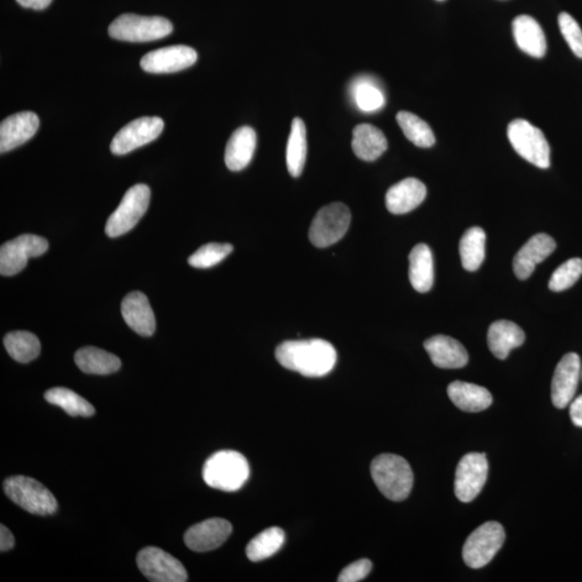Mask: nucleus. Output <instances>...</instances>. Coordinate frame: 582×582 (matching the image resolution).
Wrapping results in <instances>:
<instances>
[{"instance_id":"nucleus-1","label":"nucleus","mask_w":582,"mask_h":582,"mask_svg":"<svg viewBox=\"0 0 582 582\" xmlns=\"http://www.w3.org/2000/svg\"><path fill=\"white\" fill-rule=\"evenodd\" d=\"M275 358L284 368L308 377L327 375L337 363L333 345L322 339L286 341L277 346Z\"/></svg>"},{"instance_id":"nucleus-2","label":"nucleus","mask_w":582,"mask_h":582,"mask_svg":"<svg viewBox=\"0 0 582 582\" xmlns=\"http://www.w3.org/2000/svg\"><path fill=\"white\" fill-rule=\"evenodd\" d=\"M371 476L377 489L388 500L405 501L413 486V471L400 455L381 454L372 460Z\"/></svg>"},{"instance_id":"nucleus-3","label":"nucleus","mask_w":582,"mask_h":582,"mask_svg":"<svg viewBox=\"0 0 582 582\" xmlns=\"http://www.w3.org/2000/svg\"><path fill=\"white\" fill-rule=\"evenodd\" d=\"M249 465L243 454L224 450L215 453L203 466V479L213 489L235 492L249 478Z\"/></svg>"},{"instance_id":"nucleus-4","label":"nucleus","mask_w":582,"mask_h":582,"mask_svg":"<svg viewBox=\"0 0 582 582\" xmlns=\"http://www.w3.org/2000/svg\"><path fill=\"white\" fill-rule=\"evenodd\" d=\"M6 495L22 510L37 516H51L57 510V502L44 485L30 477H9L4 482Z\"/></svg>"},{"instance_id":"nucleus-5","label":"nucleus","mask_w":582,"mask_h":582,"mask_svg":"<svg viewBox=\"0 0 582 582\" xmlns=\"http://www.w3.org/2000/svg\"><path fill=\"white\" fill-rule=\"evenodd\" d=\"M173 25L169 20L161 17H141L125 13L115 19L108 29L110 37L130 43H147L169 36Z\"/></svg>"},{"instance_id":"nucleus-6","label":"nucleus","mask_w":582,"mask_h":582,"mask_svg":"<svg viewBox=\"0 0 582 582\" xmlns=\"http://www.w3.org/2000/svg\"><path fill=\"white\" fill-rule=\"evenodd\" d=\"M507 133L519 156L539 169H548L550 146L542 131L527 120L518 119L508 125Z\"/></svg>"},{"instance_id":"nucleus-7","label":"nucleus","mask_w":582,"mask_h":582,"mask_svg":"<svg viewBox=\"0 0 582 582\" xmlns=\"http://www.w3.org/2000/svg\"><path fill=\"white\" fill-rule=\"evenodd\" d=\"M150 196L149 187L143 183L131 187L118 208L107 220L105 231L108 237H122L132 230L148 209Z\"/></svg>"},{"instance_id":"nucleus-8","label":"nucleus","mask_w":582,"mask_h":582,"mask_svg":"<svg viewBox=\"0 0 582 582\" xmlns=\"http://www.w3.org/2000/svg\"><path fill=\"white\" fill-rule=\"evenodd\" d=\"M350 212L343 203H332L319 209L309 228V240L319 249L342 240L350 224Z\"/></svg>"},{"instance_id":"nucleus-9","label":"nucleus","mask_w":582,"mask_h":582,"mask_svg":"<svg viewBox=\"0 0 582 582\" xmlns=\"http://www.w3.org/2000/svg\"><path fill=\"white\" fill-rule=\"evenodd\" d=\"M505 537V531L500 523L491 521L482 524L464 544L465 563L474 569L485 568L500 552Z\"/></svg>"},{"instance_id":"nucleus-10","label":"nucleus","mask_w":582,"mask_h":582,"mask_svg":"<svg viewBox=\"0 0 582 582\" xmlns=\"http://www.w3.org/2000/svg\"><path fill=\"white\" fill-rule=\"evenodd\" d=\"M48 240L34 234H23L4 243L0 249V274L13 276L24 269L30 258L44 255Z\"/></svg>"},{"instance_id":"nucleus-11","label":"nucleus","mask_w":582,"mask_h":582,"mask_svg":"<svg viewBox=\"0 0 582 582\" xmlns=\"http://www.w3.org/2000/svg\"><path fill=\"white\" fill-rule=\"evenodd\" d=\"M489 474L485 453L466 454L455 471V495L460 502H470L480 494Z\"/></svg>"},{"instance_id":"nucleus-12","label":"nucleus","mask_w":582,"mask_h":582,"mask_svg":"<svg viewBox=\"0 0 582 582\" xmlns=\"http://www.w3.org/2000/svg\"><path fill=\"white\" fill-rule=\"evenodd\" d=\"M139 569L152 582H186L188 574L180 561L156 547H147L138 555Z\"/></svg>"},{"instance_id":"nucleus-13","label":"nucleus","mask_w":582,"mask_h":582,"mask_svg":"<svg viewBox=\"0 0 582 582\" xmlns=\"http://www.w3.org/2000/svg\"><path fill=\"white\" fill-rule=\"evenodd\" d=\"M164 129L159 117H141L125 125L115 134L110 150L114 155L123 156L158 139Z\"/></svg>"},{"instance_id":"nucleus-14","label":"nucleus","mask_w":582,"mask_h":582,"mask_svg":"<svg viewBox=\"0 0 582 582\" xmlns=\"http://www.w3.org/2000/svg\"><path fill=\"white\" fill-rule=\"evenodd\" d=\"M198 60L196 50L187 46H172L149 52L140 60L147 72L165 73L186 70Z\"/></svg>"},{"instance_id":"nucleus-15","label":"nucleus","mask_w":582,"mask_h":582,"mask_svg":"<svg viewBox=\"0 0 582 582\" xmlns=\"http://www.w3.org/2000/svg\"><path fill=\"white\" fill-rule=\"evenodd\" d=\"M232 533V526L222 518H212L192 526L185 533L183 540L192 552H207L225 543Z\"/></svg>"},{"instance_id":"nucleus-16","label":"nucleus","mask_w":582,"mask_h":582,"mask_svg":"<svg viewBox=\"0 0 582 582\" xmlns=\"http://www.w3.org/2000/svg\"><path fill=\"white\" fill-rule=\"evenodd\" d=\"M581 374V361L576 353L564 356L555 368L552 384V402L558 409H564L574 400Z\"/></svg>"},{"instance_id":"nucleus-17","label":"nucleus","mask_w":582,"mask_h":582,"mask_svg":"<svg viewBox=\"0 0 582 582\" xmlns=\"http://www.w3.org/2000/svg\"><path fill=\"white\" fill-rule=\"evenodd\" d=\"M557 248L554 240L548 234L539 233L527 240L513 259V271L519 280H527L533 274L535 267L548 258Z\"/></svg>"},{"instance_id":"nucleus-18","label":"nucleus","mask_w":582,"mask_h":582,"mask_svg":"<svg viewBox=\"0 0 582 582\" xmlns=\"http://www.w3.org/2000/svg\"><path fill=\"white\" fill-rule=\"evenodd\" d=\"M39 128V118L35 113L23 112L10 115L0 124V152L17 148L33 138Z\"/></svg>"},{"instance_id":"nucleus-19","label":"nucleus","mask_w":582,"mask_h":582,"mask_svg":"<svg viewBox=\"0 0 582 582\" xmlns=\"http://www.w3.org/2000/svg\"><path fill=\"white\" fill-rule=\"evenodd\" d=\"M424 348L438 368L460 369L468 363V350L458 340L448 335H434L425 341Z\"/></svg>"},{"instance_id":"nucleus-20","label":"nucleus","mask_w":582,"mask_h":582,"mask_svg":"<svg viewBox=\"0 0 582 582\" xmlns=\"http://www.w3.org/2000/svg\"><path fill=\"white\" fill-rule=\"evenodd\" d=\"M122 313L124 322L136 333L151 337L156 332V318L148 298L140 291L130 292L123 299Z\"/></svg>"},{"instance_id":"nucleus-21","label":"nucleus","mask_w":582,"mask_h":582,"mask_svg":"<svg viewBox=\"0 0 582 582\" xmlns=\"http://www.w3.org/2000/svg\"><path fill=\"white\" fill-rule=\"evenodd\" d=\"M426 194V187L421 181L417 178H406L387 191L386 207L392 214H407L421 206Z\"/></svg>"},{"instance_id":"nucleus-22","label":"nucleus","mask_w":582,"mask_h":582,"mask_svg":"<svg viewBox=\"0 0 582 582\" xmlns=\"http://www.w3.org/2000/svg\"><path fill=\"white\" fill-rule=\"evenodd\" d=\"M512 33L519 48L537 59L546 55L547 41L542 26L529 15H519L513 20Z\"/></svg>"},{"instance_id":"nucleus-23","label":"nucleus","mask_w":582,"mask_h":582,"mask_svg":"<svg viewBox=\"0 0 582 582\" xmlns=\"http://www.w3.org/2000/svg\"><path fill=\"white\" fill-rule=\"evenodd\" d=\"M256 146L257 135L254 129L249 127L238 129L231 136L225 148V165L230 171H242L253 159Z\"/></svg>"},{"instance_id":"nucleus-24","label":"nucleus","mask_w":582,"mask_h":582,"mask_svg":"<svg viewBox=\"0 0 582 582\" xmlns=\"http://www.w3.org/2000/svg\"><path fill=\"white\" fill-rule=\"evenodd\" d=\"M448 395L456 407L469 413L485 411L493 401L491 392L485 387L461 381L451 383Z\"/></svg>"},{"instance_id":"nucleus-25","label":"nucleus","mask_w":582,"mask_h":582,"mask_svg":"<svg viewBox=\"0 0 582 582\" xmlns=\"http://www.w3.org/2000/svg\"><path fill=\"white\" fill-rule=\"evenodd\" d=\"M526 341V333L517 324L510 321L493 323L487 333V344L498 359H506L511 350L519 348Z\"/></svg>"},{"instance_id":"nucleus-26","label":"nucleus","mask_w":582,"mask_h":582,"mask_svg":"<svg viewBox=\"0 0 582 582\" xmlns=\"http://www.w3.org/2000/svg\"><path fill=\"white\" fill-rule=\"evenodd\" d=\"M387 139L380 129L372 124H358L353 130L352 148L360 160L375 161L387 150Z\"/></svg>"},{"instance_id":"nucleus-27","label":"nucleus","mask_w":582,"mask_h":582,"mask_svg":"<svg viewBox=\"0 0 582 582\" xmlns=\"http://www.w3.org/2000/svg\"><path fill=\"white\" fill-rule=\"evenodd\" d=\"M409 279L418 292H427L434 284V260L431 249L427 245L418 244L409 256Z\"/></svg>"},{"instance_id":"nucleus-28","label":"nucleus","mask_w":582,"mask_h":582,"mask_svg":"<svg viewBox=\"0 0 582 582\" xmlns=\"http://www.w3.org/2000/svg\"><path fill=\"white\" fill-rule=\"evenodd\" d=\"M78 368L89 375H106L122 368V360L106 350L88 346L75 355Z\"/></svg>"},{"instance_id":"nucleus-29","label":"nucleus","mask_w":582,"mask_h":582,"mask_svg":"<svg viewBox=\"0 0 582 582\" xmlns=\"http://www.w3.org/2000/svg\"><path fill=\"white\" fill-rule=\"evenodd\" d=\"M307 154L306 124H304L300 118H295L292 120L286 151L287 169L292 177H299L302 174L304 164H306Z\"/></svg>"},{"instance_id":"nucleus-30","label":"nucleus","mask_w":582,"mask_h":582,"mask_svg":"<svg viewBox=\"0 0 582 582\" xmlns=\"http://www.w3.org/2000/svg\"><path fill=\"white\" fill-rule=\"evenodd\" d=\"M485 233L478 227L470 228L460 242L461 265L465 270L474 272L479 269L485 257Z\"/></svg>"},{"instance_id":"nucleus-31","label":"nucleus","mask_w":582,"mask_h":582,"mask_svg":"<svg viewBox=\"0 0 582 582\" xmlns=\"http://www.w3.org/2000/svg\"><path fill=\"white\" fill-rule=\"evenodd\" d=\"M284 543L285 532L281 527H270L250 540L246 555L251 562H260L279 552Z\"/></svg>"},{"instance_id":"nucleus-32","label":"nucleus","mask_w":582,"mask_h":582,"mask_svg":"<svg viewBox=\"0 0 582 582\" xmlns=\"http://www.w3.org/2000/svg\"><path fill=\"white\" fill-rule=\"evenodd\" d=\"M45 400L51 405L62 408L71 417L89 418L96 413L90 402L65 387H54L46 391Z\"/></svg>"},{"instance_id":"nucleus-33","label":"nucleus","mask_w":582,"mask_h":582,"mask_svg":"<svg viewBox=\"0 0 582 582\" xmlns=\"http://www.w3.org/2000/svg\"><path fill=\"white\" fill-rule=\"evenodd\" d=\"M4 344L8 354L18 363H30L40 354L39 339L29 332L9 333L4 339Z\"/></svg>"},{"instance_id":"nucleus-34","label":"nucleus","mask_w":582,"mask_h":582,"mask_svg":"<svg viewBox=\"0 0 582 582\" xmlns=\"http://www.w3.org/2000/svg\"><path fill=\"white\" fill-rule=\"evenodd\" d=\"M396 119L403 134L411 143L421 147V148H429L434 146L436 139H434L433 130L417 114L401 112L398 113Z\"/></svg>"},{"instance_id":"nucleus-35","label":"nucleus","mask_w":582,"mask_h":582,"mask_svg":"<svg viewBox=\"0 0 582 582\" xmlns=\"http://www.w3.org/2000/svg\"><path fill=\"white\" fill-rule=\"evenodd\" d=\"M352 91L356 105L365 113H375L385 105L384 94L369 78H360L354 83Z\"/></svg>"},{"instance_id":"nucleus-36","label":"nucleus","mask_w":582,"mask_h":582,"mask_svg":"<svg viewBox=\"0 0 582 582\" xmlns=\"http://www.w3.org/2000/svg\"><path fill=\"white\" fill-rule=\"evenodd\" d=\"M233 251V246L228 243H209L202 246L196 253L189 257L188 262L197 269H208L222 262Z\"/></svg>"},{"instance_id":"nucleus-37","label":"nucleus","mask_w":582,"mask_h":582,"mask_svg":"<svg viewBox=\"0 0 582 582\" xmlns=\"http://www.w3.org/2000/svg\"><path fill=\"white\" fill-rule=\"evenodd\" d=\"M582 275V259L573 258L561 265L549 281V288L560 292L569 290Z\"/></svg>"},{"instance_id":"nucleus-38","label":"nucleus","mask_w":582,"mask_h":582,"mask_svg":"<svg viewBox=\"0 0 582 582\" xmlns=\"http://www.w3.org/2000/svg\"><path fill=\"white\" fill-rule=\"evenodd\" d=\"M559 26L570 50L582 59V30L579 24L570 14L562 13L559 15Z\"/></svg>"},{"instance_id":"nucleus-39","label":"nucleus","mask_w":582,"mask_h":582,"mask_svg":"<svg viewBox=\"0 0 582 582\" xmlns=\"http://www.w3.org/2000/svg\"><path fill=\"white\" fill-rule=\"evenodd\" d=\"M372 569L371 561L368 559H361L356 562L346 566L341 571L338 581L339 582H358L366 578L370 574Z\"/></svg>"},{"instance_id":"nucleus-40","label":"nucleus","mask_w":582,"mask_h":582,"mask_svg":"<svg viewBox=\"0 0 582 582\" xmlns=\"http://www.w3.org/2000/svg\"><path fill=\"white\" fill-rule=\"evenodd\" d=\"M15 540L12 532L3 526H0V552H7L14 547Z\"/></svg>"},{"instance_id":"nucleus-41","label":"nucleus","mask_w":582,"mask_h":582,"mask_svg":"<svg viewBox=\"0 0 582 582\" xmlns=\"http://www.w3.org/2000/svg\"><path fill=\"white\" fill-rule=\"evenodd\" d=\"M569 414L574 425L582 428V395L570 403Z\"/></svg>"},{"instance_id":"nucleus-42","label":"nucleus","mask_w":582,"mask_h":582,"mask_svg":"<svg viewBox=\"0 0 582 582\" xmlns=\"http://www.w3.org/2000/svg\"><path fill=\"white\" fill-rule=\"evenodd\" d=\"M17 2L24 8L44 10L50 6L52 0H17Z\"/></svg>"},{"instance_id":"nucleus-43","label":"nucleus","mask_w":582,"mask_h":582,"mask_svg":"<svg viewBox=\"0 0 582 582\" xmlns=\"http://www.w3.org/2000/svg\"><path fill=\"white\" fill-rule=\"evenodd\" d=\"M438 2H443V0H438Z\"/></svg>"},{"instance_id":"nucleus-44","label":"nucleus","mask_w":582,"mask_h":582,"mask_svg":"<svg viewBox=\"0 0 582 582\" xmlns=\"http://www.w3.org/2000/svg\"><path fill=\"white\" fill-rule=\"evenodd\" d=\"M581 375H582V371H581Z\"/></svg>"}]
</instances>
